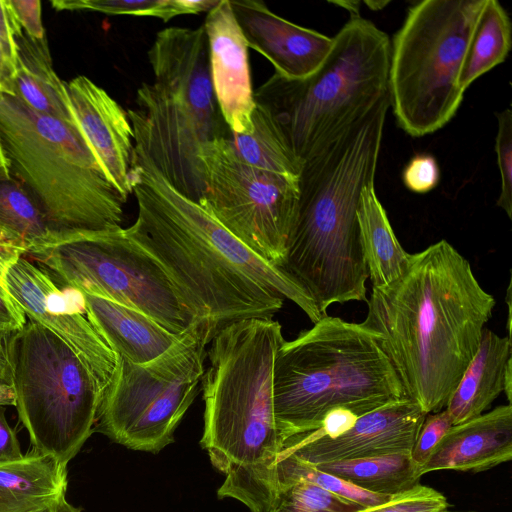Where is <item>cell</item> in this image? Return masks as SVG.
Here are the masks:
<instances>
[{
  "mask_svg": "<svg viewBox=\"0 0 512 512\" xmlns=\"http://www.w3.org/2000/svg\"><path fill=\"white\" fill-rule=\"evenodd\" d=\"M130 170L137 203L126 233L165 269L195 320L217 333L245 319H272L286 299L315 323L313 301L283 270L265 262L177 189L134 140Z\"/></svg>",
  "mask_w": 512,
  "mask_h": 512,
  "instance_id": "6da1fadb",
  "label": "cell"
},
{
  "mask_svg": "<svg viewBox=\"0 0 512 512\" xmlns=\"http://www.w3.org/2000/svg\"><path fill=\"white\" fill-rule=\"evenodd\" d=\"M496 304L471 265L440 240L411 254L403 274L372 288L362 323L425 413L445 409Z\"/></svg>",
  "mask_w": 512,
  "mask_h": 512,
  "instance_id": "7a4b0ae2",
  "label": "cell"
},
{
  "mask_svg": "<svg viewBox=\"0 0 512 512\" xmlns=\"http://www.w3.org/2000/svg\"><path fill=\"white\" fill-rule=\"evenodd\" d=\"M389 108L387 95L302 165L296 214L280 269L322 317L334 303L367 301L369 273L356 211L362 189L375 182Z\"/></svg>",
  "mask_w": 512,
  "mask_h": 512,
  "instance_id": "3957f363",
  "label": "cell"
},
{
  "mask_svg": "<svg viewBox=\"0 0 512 512\" xmlns=\"http://www.w3.org/2000/svg\"><path fill=\"white\" fill-rule=\"evenodd\" d=\"M284 341L273 319H245L221 328L207 350L202 447L225 475L218 490L251 512L275 499L274 466L283 441L273 406V366Z\"/></svg>",
  "mask_w": 512,
  "mask_h": 512,
  "instance_id": "277c9868",
  "label": "cell"
},
{
  "mask_svg": "<svg viewBox=\"0 0 512 512\" xmlns=\"http://www.w3.org/2000/svg\"><path fill=\"white\" fill-rule=\"evenodd\" d=\"M403 398L392 363L361 324L326 315L276 352L273 406L283 444L319 429L336 409L360 417Z\"/></svg>",
  "mask_w": 512,
  "mask_h": 512,
  "instance_id": "5b68a950",
  "label": "cell"
},
{
  "mask_svg": "<svg viewBox=\"0 0 512 512\" xmlns=\"http://www.w3.org/2000/svg\"><path fill=\"white\" fill-rule=\"evenodd\" d=\"M0 145L10 177L32 197L56 242L121 227L127 200L78 125L39 114L0 89Z\"/></svg>",
  "mask_w": 512,
  "mask_h": 512,
  "instance_id": "8992f818",
  "label": "cell"
},
{
  "mask_svg": "<svg viewBox=\"0 0 512 512\" xmlns=\"http://www.w3.org/2000/svg\"><path fill=\"white\" fill-rule=\"evenodd\" d=\"M148 59L154 80L137 89L136 108L127 111L134 140L175 189L199 204L205 190L200 149L229 130L211 82L203 25L161 30Z\"/></svg>",
  "mask_w": 512,
  "mask_h": 512,
  "instance_id": "52a82bcc",
  "label": "cell"
},
{
  "mask_svg": "<svg viewBox=\"0 0 512 512\" xmlns=\"http://www.w3.org/2000/svg\"><path fill=\"white\" fill-rule=\"evenodd\" d=\"M390 42L372 21L351 17L333 37L332 49L315 73L297 80L274 73L254 91L255 104L302 165L389 94Z\"/></svg>",
  "mask_w": 512,
  "mask_h": 512,
  "instance_id": "ba28073f",
  "label": "cell"
},
{
  "mask_svg": "<svg viewBox=\"0 0 512 512\" xmlns=\"http://www.w3.org/2000/svg\"><path fill=\"white\" fill-rule=\"evenodd\" d=\"M10 385L34 450L67 465L93 432L112 379L96 372L67 342L27 320L7 342Z\"/></svg>",
  "mask_w": 512,
  "mask_h": 512,
  "instance_id": "9c48e42d",
  "label": "cell"
},
{
  "mask_svg": "<svg viewBox=\"0 0 512 512\" xmlns=\"http://www.w3.org/2000/svg\"><path fill=\"white\" fill-rule=\"evenodd\" d=\"M486 0H423L390 42L388 92L396 121L413 137L444 127L464 97L458 79Z\"/></svg>",
  "mask_w": 512,
  "mask_h": 512,
  "instance_id": "30bf717a",
  "label": "cell"
},
{
  "mask_svg": "<svg viewBox=\"0 0 512 512\" xmlns=\"http://www.w3.org/2000/svg\"><path fill=\"white\" fill-rule=\"evenodd\" d=\"M215 330L194 320L180 339L156 359L135 364L117 357L96 420V430L129 449L157 453L202 389L207 345Z\"/></svg>",
  "mask_w": 512,
  "mask_h": 512,
  "instance_id": "8fae6325",
  "label": "cell"
},
{
  "mask_svg": "<svg viewBox=\"0 0 512 512\" xmlns=\"http://www.w3.org/2000/svg\"><path fill=\"white\" fill-rule=\"evenodd\" d=\"M27 255L58 286L135 308L173 334L195 320L162 265L125 228L75 234Z\"/></svg>",
  "mask_w": 512,
  "mask_h": 512,
  "instance_id": "7c38bea8",
  "label": "cell"
},
{
  "mask_svg": "<svg viewBox=\"0 0 512 512\" xmlns=\"http://www.w3.org/2000/svg\"><path fill=\"white\" fill-rule=\"evenodd\" d=\"M198 157L205 185L199 205L253 253L280 268L299 180L246 164L225 137L204 144Z\"/></svg>",
  "mask_w": 512,
  "mask_h": 512,
  "instance_id": "4fadbf2b",
  "label": "cell"
},
{
  "mask_svg": "<svg viewBox=\"0 0 512 512\" xmlns=\"http://www.w3.org/2000/svg\"><path fill=\"white\" fill-rule=\"evenodd\" d=\"M4 284L29 320L57 334L96 372L112 379L116 354L88 320L80 291L58 286L25 257L9 268Z\"/></svg>",
  "mask_w": 512,
  "mask_h": 512,
  "instance_id": "5bb4252c",
  "label": "cell"
},
{
  "mask_svg": "<svg viewBox=\"0 0 512 512\" xmlns=\"http://www.w3.org/2000/svg\"><path fill=\"white\" fill-rule=\"evenodd\" d=\"M426 415L415 402L403 398L358 417L337 436L300 434L287 439L281 449L313 465L411 453Z\"/></svg>",
  "mask_w": 512,
  "mask_h": 512,
  "instance_id": "9a60e30c",
  "label": "cell"
},
{
  "mask_svg": "<svg viewBox=\"0 0 512 512\" xmlns=\"http://www.w3.org/2000/svg\"><path fill=\"white\" fill-rule=\"evenodd\" d=\"M74 119L107 178L124 199L132 194L134 131L128 113L86 76L66 83Z\"/></svg>",
  "mask_w": 512,
  "mask_h": 512,
  "instance_id": "2e32d148",
  "label": "cell"
},
{
  "mask_svg": "<svg viewBox=\"0 0 512 512\" xmlns=\"http://www.w3.org/2000/svg\"><path fill=\"white\" fill-rule=\"evenodd\" d=\"M215 98L227 127L235 133L253 129L254 90L248 45L234 17L230 0H220L203 23Z\"/></svg>",
  "mask_w": 512,
  "mask_h": 512,
  "instance_id": "e0dca14e",
  "label": "cell"
},
{
  "mask_svg": "<svg viewBox=\"0 0 512 512\" xmlns=\"http://www.w3.org/2000/svg\"><path fill=\"white\" fill-rule=\"evenodd\" d=\"M230 5L248 48L268 59L279 76L309 77L332 49L333 38L285 20L262 1L230 0Z\"/></svg>",
  "mask_w": 512,
  "mask_h": 512,
  "instance_id": "ac0fdd59",
  "label": "cell"
},
{
  "mask_svg": "<svg viewBox=\"0 0 512 512\" xmlns=\"http://www.w3.org/2000/svg\"><path fill=\"white\" fill-rule=\"evenodd\" d=\"M512 459V406L500 405L453 425L438 442L420 475L437 470L483 472Z\"/></svg>",
  "mask_w": 512,
  "mask_h": 512,
  "instance_id": "d6986e66",
  "label": "cell"
},
{
  "mask_svg": "<svg viewBox=\"0 0 512 512\" xmlns=\"http://www.w3.org/2000/svg\"><path fill=\"white\" fill-rule=\"evenodd\" d=\"M85 313L112 351L135 364L150 362L182 336L173 334L145 313L115 301L84 293Z\"/></svg>",
  "mask_w": 512,
  "mask_h": 512,
  "instance_id": "ffe728a7",
  "label": "cell"
},
{
  "mask_svg": "<svg viewBox=\"0 0 512 512\" xmlns=\"http://www.w3.org/2000/svg\"><path fill=\"white\" fill-rule=\"evenodd\" d=\"M511 366L510 338L484 328L478 349L445 407L453 425L475 418L491 406L504 392Z\"/></svg>",
  "mask_w": 512,
  "mask_h": 512,
  "instance_id": "44dd1931",
  "label": "cell"
},
{
  "mask_svg": "<svg viewBox=\"0 0 512 512\" xmlns=\"http://www.w3.org/2000/svg\"><path fill=\"white\" fill-rule=\"evenodd\" d=\"M14 40L15 74L6 92L39 114L77 125L69 105L66 83L53 69L46 38H31L15 20Z\"/></svg>",
  "mask_w": 512,
  "mask_h": 512,
  "instance_id": "7402d4cb",
  "label": "cell"
},
{
  "mask_svg": "<svg viewBox=\"0 0 512 512\" xmlns=\"http://www.w3.org/2000/svg\"><path fill=\"white\" fill-rule=\"evenodd\" d=\"M67 465L33 451L0 463V512H37L66 495Z\"/></svg>",
  "mask_w": 512,
  "mask_h": 512,
  "instance_id": "603a6c76",
  "label": "cell"
},
{
  "mask_svg": "<svg viewBox=\"0 0 512 512\" xmlns=\"http://www.w3.org/2000/svg\"><path fill=\"white\" fill-rule=\"evenodd\" d=\"M356 214L372 288L384 287L403 274L411 254L397 240L374 185L362 189Z\"/></svg>",
  "mask_w": 512,
  "mask_h": 512,
  "instance_id": "cb8c5ba5",
  "label": "cell"
},
{
  "mask_svg": "<svg viewBox=\"0 0 512 512\" xmlns=\"http://www.w3.org/2000/svg\"><path fill=\"white\" fill-rule=\"evenodd\" d=\"M313 465V464H312ZM356 487L375 494L392 496L419 484V466L411 453L340 460L314 465Z\"/></svg>",
  "mask_w": 512,
  "mask_h": 512,
  "instance_id": "d4e9b609",
  "label": "cell"
},
{
  "mask_svg": "<svg viewBox=\"0 0 512 512\" xmlns=\"http://www.w3.org/2000/svg\"><path fill=\"white\" fill-rule=\"evenodd\" d=\"M512 44L511 21L497 0H486L472 34L458 79L467 88L480 76L505 61Z\"/></svg>",
  "mask_w": 512,
  "mask_h": 512,
  "instance_id": "484cf974",
  "label": "cell"
},
{
  "mask_svg": "<svg viewBox=\"0 0 512 512\" xmlns=\"http://www.w3.org/2000/svg\"><path fill=\"white\" fill-rule=\"evenodd\" d=\"M252 124L249 134L228 130L225 138L237 156L252 167L298 181L302 164L288 150L273 121L258 105L252 114Z\"/></svg>",
  "mask_w": 512,
  "mask_h": 512,
  "instance_id": "4316f807",
  "label": "cell"
},
{
  "mask_svg": "<svg viewBox=\"0 0 512 512\" xmlns=\"http://www.w3.org/2000/svg\"><path fill=\"white\" fill-rule=\"evenodd\" d=\"M0 237L25 254L56 242L32 197L12 177L0 179Z\"/></svg>",
  "mask_w": 512,
  "mask_h": 512,
  "instance_id": "83f0119b",
  "label": "cell"
},
{
  "mask_svg": "<svg viewBox=\"0 0 512 512\" xmlns=\"http://www.w3.org/2000/svg\"><path fill=\"white\" fill-rule=\"evenodd\" d=\"M220 0H53L57 10H90L108 15L149 16L164 22L214 8Z\"/></svg>",
  "mask_w": 512,
  "mask_h": 512,
  "instance_id": "f1b7e54d",
  "label": "cell"
},
{
  "mask_svg": "<svg viewBox=\"0 0 512 512\" xmlns=\"http://www.w3.org/2000/svg\"><path fill=\"white\" fill-rule=\"evenodd\" d=\"M277 480H305L363 507L383 504L393 496L365 491L337 476L317 469L314 465L283 449L278 453L274 466V487Z\"/></svg>",
  "mask_w": 512,
  "mask_h": 512,
  "instance_id": "f546056e",
  "label": "cell"
},
{
  "mask_svg": "<svg viewBox=\"0 0 512 512\" xmlns=\"http://www.w3.org/2000/svg\"><path fill=\"white\" fill-rule=\"evenodd\" d=\"M362 508L305 480H277L268 512H355Z\"/></svg>",
  "mask_w": 512,
  "mask_h": 512,
  "instance_id": "4dcf8cb0",
  "label": "cell"
},
{
  "mask_svg": "<svg viewBox=\"0 0 512 512\" xmlns=\"http://www.w3.org/2000/svg\"><path fill=\"white\" fill-rule=\"evenodd\" d=\"M446 497L434 488L417 484L393 495L387 502L355 512H439L448 509Z\"/></svg>",
  "mask_w": 512,
  "mask_h": 512,
  "instance_id": "1f68e13d",
  "label": "cell"
},
{
  "mask_svg": "<svg viewBox=\"0 0 512 512\" xmlns=\"http://www.w3.org/2000/svg\"><path fill=\"white\" fill-rule=\"evenodd\" d=\"M498 130L495 138L497 164L501 177L500 195L496 202L507 216L512 217V112L507 108L495 113Z\"/></svg>",
  "mask_w": 512,
  "mask_h": 512,
  "instance_id": "d6a6232c",
  "label": "cell"
},
{
  "mask_svg": "<svg viewBox=\"0 0 512 512\" xmlns=\"http://www.w3.org/2000/svg\"><path fill=\"white\" fill-rule=\"evenodd\" d=\"M452 426L451 417L446 409L426 415L411 451V458L419 468Z\"/></svg>",
  "mask_w": 512,
  "mask_h": 512,
  "instance_id": "836d02e7",
  "label": "cell"
},
{
  "mask_svg": "<svg viewBox=\"0 0 512 512\" xmlns=\"http://www.w3.org/2000/svg\"><path fill=\"white\" fill-rule=\"evenodd\" d=\"M440 180V168L430 154L415 155L402 171V181L411 192L424 194L433 190Z\"/></svg>",
  "mask_w": 512,
  "mask_h": 512,
  "instance_id": "e575fe53",
  "label": "cell"
},
{
  "mask_svg": "<svg viewBox=\"0 0 512 512\" xmlns=\"http://www.w3.org/2000/svg\"><path fill=\"white\" fill-rule=\"evenodd\" d=\"M8 8L21 29L35 40L45 39L39 0H6Z\"/></svg>",
  "mask_w": 512,
  "mask_h": 512,
  "instance_id": "d590c367",
  "label": "cell"
},
{
  "mask_svg": "<svg viewBox=\"0 0 512 512\" xmlns=\"http://www.w3.org/2000/svg\"><path fill=\"white\" fill-rule=\"evenodd\" d=\"M27 322L21 310L5 286L0 285V332L11 335L21 330Z\"/></svg>",
  "mask_w": 512,
  "mask_h": 512,
  "instance_id": "8d00e7d4",
  "label": "cell"
},
{
  "mask_svg": "<svg viewBox=\"0 0 512 512\" xmlns=\"http://www.w3.org/2000/svg\"><path fill=\"white\" fill-rule=\"evenodd\" d=\"M23 457L16 433L5 417V406L0 405V463Z\"/></svg>",
  "mask_w": 512,
  "mask_h": 512,
  "instance_id": "74e56055",
  "label": "cell"
},
{
  "mask_svg": "<svg viewBox=\"0 0 512 512\" xmlns=\"http://www.w3.org/2000/svg\"><path fill=\"white\" fill-rule=\"evenodd\" d=\"M15 20L8 8L6 0H0V44L8 58L15 67L16 45L14 40Z\"/></svg>",
  "mask_w": 512,
  "mask_h": 512,
  "instance_id": "f35d334b",
  "label": "cell"
},
{
  "mask_svg": "<svg viewBox=\"0 0 512 512\" xmlns=\"http://www.w3.org/2000/svg\"><path fill=\"white\" fill-rule=\"evenodd\" d=\"M25 255V252L0 237V285L5 286L4 280L9 268Z\"/></svg>",
  "mask_w": 512,
  "mask_h": 512,
  "instance_id": "ab89813d",
  "label": "cell"
},
{
  "mask_svg": "<svg viewBox=\"0 0 512 512\" xmlns=\"http://www.w3.org/2000/svg\"><path fill=\"white\" fill-rule=\"evenodd\" d=\"M15 74V67L6 57L0 44V89L7 91Z\"/></svg>",
  "mask_w": 512,
  "mask_h": 512,
  "instance_id": "60d3db41",
  "label": "cell"
},
{
  "mask_svg": "<svg viewBox=\"0 0 512 512\" xmlns=\"http://www.w3.org/2000/svg\"><path fill=\"white\" fill-rule=\"evenodd\" d=\"M10 335L0 332V381L10 384L11 375L7 351V342Z\"/></svg>",
  "mask_w": 512,
  "mask_h": 512,
  "instance_id": "b9f144b4",
  "label": "cell"
},
{
  "mask_svg": "<svg viewBox=\"0 0 512 512\" xmlns=\"http://www.w3.org/2000/svg\"><path fill=\"white\" fill-rule=\"evenodd\" d=\"M0 405L2 406H14L15 396L10 384L0 381Z\"/></svg>",
  "mask_w": 512,
  "mask_h": 512,
  "instance_id": "7bdbcfd3",
  "label": "cell"
},
{
  "mask_svg": "<svg viewBox=\"0 0 512 512\" xmlns=\"http://www.w3.org/2000/svg\"><path fill=\"white\" fill-rule=\"evenodd\" d=\"M52 512H80V510L72 506L65 496L60 498L53 506Z\"/></svg>",
  "mask_w": 512,
  "mask_h": 512,
  "instance_id": "ee69618b",
  "label": "cell"
},
{
  "mask_svg": "<svg viewBox=\"0 0 512 512\" xmlns=\"http://www.w3.org/2000/svg\"><path fill=\"white\" fill-rule=\"evenodd\" d=\"M334 3L347 9L350 12L351 17L359 16V7H358L359 2H357V1H342V2H334Z\"/></svg>",
  "mask_w": 512,
  "mask_h": 512,
  "instance_id": "f6af8a7d",
  "label": "cell"
},
{
  "mask_svg": "<svg viewBox=\"0 0 512 512\" xmlns=\"http://www.w3.org/2000/svg\"><path fill=\"white\" fill-rule=\"evenodd\" d=\"M10 178L9 167L0 145V179Z\"/></svg>",
  "mask_w": 512,
  "mask_h": 512,
  "instance_id": "bcb514c9",
  "label": "cell"
},
{
  "mask_svg": "<svg viewBox=\"0 0 512 512\" xmlns=\"http://www.w3.org/2000/svg\"><path fill=\"white\" fill-rule=\"evenodd\" d=\"M367 6H369L370 9L372 10H378V9H382L385 7V5H387L389 2L388 1H377V2H374V1H365L364 2Z\"/></svg>",
  "mask_w": 512,
  "mask_h": 512,
  "instance_id": "7dc6e473",
  "label": "cell"
},
{
  "mask_svg": "<svg viewBox=\"0 0 512 512\" xmlns=\"http://www.w3.org/2000/svg\"><path fill=\"white\" fill-rule=\"evenodd\" d=\"M54 505H55V504H54ZM54 505H53V506H54ZM53 506L47 507V508L42 509V510L37 511V512H52Z\"/></svg>",
  "mask_w": 512,
  "mask_h": 512,
  "instance_id": "c3c4849f",
  "label": "cell"
},
{
  "mask_svg": "<svg viewBox=\"0 0 512 512\" xmlns=\"http://www.w3.org/2000/svg\"><path fill=\"white\" fill-rule=\"evenodd\" d=\"M439 512H473V511H452V510H442V511H439Z\"/></svg>",
  "mask_w": 512,
  "mask_h": 512,
  "instance_id": "681fc988",
  "label": "cell"
}]
</instances>
